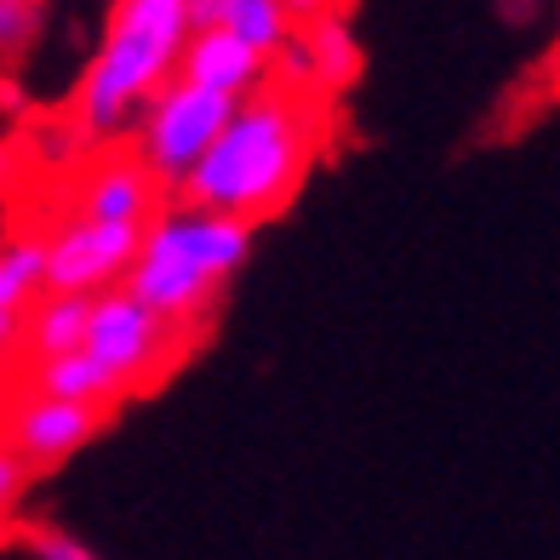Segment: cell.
Returning a JSON list of instances; mask_svg holds the SVG:
<instances>
[{
  "label": "cell",
  "mask_w": 560,
  "mask_h": 560,
  "mask_svg": "<svg viewBox=\"0 0 560 560\" xmlns=\"http://www.w3.org/2000/svg\"><path fill=\"white\" fill-rule=\"evenodd\" d=\"M7 172H12V138L0 132V184H7Z\"/></svg>",
  "instance_id": "22"
},
{
  "label": "cell",
  "mask_w": 560,
  "mask_h": 560,
  "mask_svg": "<svg viewBox=\"0 0 560 560\" xmlns=\"http://www.w3.org/2000/svg\"><path fill=\"white\" fill-rule=\"evenodd\" d=\"M498 7H503L509 23H532V18H538V0H498Z\"/></svg>",
  "instance_id": "21"
},
{
  "label": "cell",
  "mask_w": 560,
  "mask_h": 560,
  "mask_svg": "<svg viewBox=\"0 0 560 560\" xmlns=\"http://www.w3.org/2000/svg\"><path fill=\"white\" fill-rule=\"evenodd\" d=\"M287 69L298 74V81H310L320 97H343L354 81H361L366 52H361V40H354L349 18H343V12H332V18H310V23H298L292 52H287Z\"/></svg>",
  "instance_id": "9"
},
{
  "label": "cell",
  "mask_w": 560,
  "mask_h": 560,
  "mask_svg": "<svg viewBox=\"0 0 560 560\" xmlns=\"http://www.w3.org/2000/svg\"><path fill=\"white\" fill-rule=\"evenodd\" d=\"M40 40V7L35 0H0V69H12L35 52Z\"/></svg>",
  "instance_id": "16"
},
{
  "label": "cell",
  "mask_w": 560,
  "mask_h": 560,
  "mask_svg": "<svg viewBox=\"0 0 560 560\" xmlns=\"http://www.w3.org/2000/svg\"><path fill=\"white\" fill-rule=\"evenodd\" d=\"M223 30L235 35L241 46H252V52H258L264 63H280V58L292 52L298 18L287 12V0H229Z\"/></svg>",
  "instance_id": "13"
},
{
  "label": "cell",
  "mask_w": 560,
  "mask_h": 560,
  "mask_svg": "<svg viewBox=\"0 0 560 560\" xmlns=\"http://www.w3.org/2000/svg\"><path fill=\"white\" fill-rule=\"evenodd\" d=\"M252 241H258V229L241 218H218V212L184 207V200H166L143 229L126 292L143 310H155L166 326H177L184 338H195V326H207L229 275L246 269Z\"/></svg>",
  "instance_id": "3"
},
{
  "label": "cell",
  "mask_w": 560,
  "mask_h": 560,
  "mask_svg": "<svg viewBox=\"0 0 560 560\" xmlns=\"http://www.w3.org/2000/svg\"><path fill=\"white\" fill-rule=\"evenodd\" d=\"M35 7H46V0H35Z\"/></svg>",
  "instance_id": "23"
},
{
  "label": "cell",
  "mask_w": 560,
  "mask_h": 560,
  "mask_svg": "<svg viewBox=\"0 0 560 560\" xmlns=\"http://www.w3.org/2000/svg\"><path fill=\"white\" fill-rule=\"evenodd\" d=\"M241 104H229V97H212V92H195L172 74V81L149 97V109L138 115V149L132 155L143 161V172L155 177V184L166 189V200L177 195L195 177V166L212 155V143L223 138L229 115H235Z\"/></svg>",
  "instance_id": "4"
},
{
  "label": "cell",
  "mask_w": 560,
  "mask_h": 560,
  "mask_svg": "<svg viewBox=\"0 0 560 560\" xmlns=\"http://www.w3.org/2000/svg\"><path fill=\"white\" fill-rule=\"evenodd\" d=\"M109 429L104 406H74V400H52V395H35L23 389L7 406V423H0V441L18 452L23 469H58L69 464L81 446H92L97 435Z\"/></svg>",
  "instance_id": "7"
},
{
  "label": "cell",
  "mask_w": 560,
  "mask_h": 560,
  "mask_svg": "<svg viewBox=\"0 0 560 560\" xmlns=\"http://www.w3.org/2000/svg\"><path fill=\"white\" fill-rule=\"evenodd\" d=\"M12 354H23V315L0 310V366H7Z\"/></svg>",
  "instance_id": "19"
},
{
  "label": "cell",
  "mask_w": 560,
  "mask_h": 560,
  "mask_svg": "<svg viewBox=\"0 0 560 560\" xmlns=\"http://www.w3.org/2000/svg\"><path fill=\"white\" fill-rule=\"evenodd\" d=\"M81 349L115 377L126 395H143L184 361L189 338L177 332V326H166L155 310H143L126 287H115L104 298H92V320H86Z\"/></svg>",
  "instance_id": "5"
},
{
  "label": "cell",
  "mask_w": 560,
  "mask_h": 560,
  "mask_svg": "<svg viewBox=\"0 0 560 560\" xmlns=\"http://www.w3.org/2000/svg\"><path fill=\"white\" fill-rule=\"evenodd\" d=\"M184 46H189L184 0H115L104 40H97L86 74L74 81L69 132L81 143H109L126 126H138L149 97L177 74Z\"/></svg>",
  "instance_id": "2"
},
{
  "label": "cell",
  "mask_w": 560,
  "mask_h": 560,
  "mask_svg": "<svg viewBox=\"0 0 560 560\" xmlns=\"http://www.w3.org/2000/svg\"><path fill=\"white\" fill-rule=\"evenodd\" d=\"M287 12H292L298 23H310V18H332V12H343V0H287Z\"/></svg>",
  "instance_id": "20"
},
{
  "label": "cell",
  "mask_w": 560,
  "mask_h": 560,
  "mask_svg": "<svg viewBox=\"0 0 560 560\" xmlns=\"http://www.w3.org/2000/svg\"><path fill=\"white\" fill-rule=\"evenodd\" d=\"M23 384H30L35 395L74 400V406H104V412H115V406L126 400V389L92 361L86 349L58 354V361H30V366H23Z\"/></svg>",
  "instance_id": "11"
},
{
  "label": "cell",
  "mask_w": 560,
  "mask_h": 560,
  "mask_svg": "<svg viewBox=\"0 0 560 560\" xmlns=\"http://www.w3.org/2000/svg\"><path fill=\"white\" fill-rule=\"evenodd\" d=\"M161 207H166V189L143 172L138 155H104L81 172V184H74V218H86V223L149 229V218Z\"/></svg>",
  "instance_id": "8"
},
{
  "label": "cell",
  "mask_w": 560,
  "mask_h": 560,
  "mask_svg": "<svg viewBox=\"0 0 560 560\" xmlns=\"http://www.w3.org/2000/svg\"><path fill=\"white\" fill-rule=\"evenodd\" d=\"M86 320H92V298H69V292H46L23 310V361H58L86 343Z\"/></svg>",
  "instance_id": "12"
},
{
  "label": "cell",
  "mask_w": 560,
  "mask_h": 560,
  "mask_svg": "<svg viewBox=\"0 0 560 560\" xmlns=\"http://www.w3.org/2000/svg\"><path fill=\"white\" fill-rule=\"evenodd\" d=\"M269 69L252 46H241L229 30H212V35H189L184 58H177V81L195 86V92H212V97H229V104H241V97H252Z\"/></svg>",
  "instance_id": "10"
},
{
  "label": "cell",
  "mask_w": 560,
  "mask_h": 560,
  "mask_svg": "<svg viewBox=\"0 0 560 560\" xmlns=\"http://www.w3.org/2000/svg\"><path fill=\"white\" fill-rule=\"evenodd\" d=\"M12 532H18V549L30 560H109L104 549H92L86 538H74L58 521H18Z\"/></svg>",
  "instance_id": "15"
},
{
  "label": "cell",
  "mask_w": 560,
  "mask_h": 560,
  "mask_svg": "<svg viewBox=\"0 0 560 560\" xmlns=\"http://www.w3.org/2000/svg\"><path fill=\"white\" fill-rule=\"evenodd\" d=\"M326 138H332V97H320L310 81L275 63L269 81L241 97L212 155L195 166V177L172 200L258 229L298 200L303 177L326 155Z\"/></svg>",
  "instance_id": "1"
},
{
  "label": "cell",
  "mask_w": 560,
  "mask_h": 560,
  "mask_svg": "<svg viewBox=\"0 0 560 560\" xmlns=\"http://www.w3.org/2000/svg\"><path fill=\"white\" fill-rule=\"evenodd\" d=\"M223 12H229V0H184L189 35H212V30H223Z\"/></svg>",
  "instance_id": "18"
},
{
  "label": "cell",
  "mask_w": 560,
  "mask_h": 560,
  "mask_svg": "<svg viewBox=\"0 0 560 560\" xmlns=\"http://www.w3.org/2000/svg\"><path fill=\"white\" fill-rule=\"evenodd\" d=\"M138 246H143V229L63 218L46 235V292L104 298V292L126 287V275L138 264Z\"/></svg>",
  "instance_id": "6"
},
{
  "label": "cell",
  "mask_w": 560,
  "mask_h": 560,
  "mask_svg": "<svg viewBox=\"0 0 560 560\" xmlns=\"http://www.w3.org/2000/svg\"><path fill=\"white\" fill-rule=\"evenodd\" d=\"M35 298H46V235L0 241V310L23 315Z\"/></svg>",
  "instance_id": "14"
},
{
  "label": "cell",
  "mask_w": 560,
  "mask_h": 560,
  "mask_svg": "<svg viewBox=\"0 0 560 560\" xmlns=\"http://www.w3.org/2000/svg\"><path fill=\"white\" fill-rule=\"evenodd\" d=\"M23 492H30V469L18 464V452L0 441V526H18Z\"/></svg>",
  "instance_id": "17"
}]
</instances>
